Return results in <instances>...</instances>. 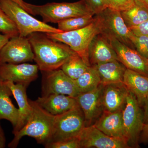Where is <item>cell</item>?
<instances>
[{
	"mask_svg": "<svg viewBox=\"0 0 148 148\" xmlns=\"http://www.w3.org/2000/svg\"><path fill=\"white\" fill-rule=\"evenodd\" d=\"M93 125L107 135L126 140L123 130V110L113 112L103 111Z\"/></svg>",
	"mask_w": 148,
	"mask_h": 148,
	"instance_id": "obj_16",
	"label": "cell"
},
{
	"mask_svg": "<svg viewBox=\"0 0 148 148\" xmlns=\"http://www.w3.org/2000/svg\"><path fill=\"white\" fill-rule=\"evenodd\" d=\"M88 67L82 58L75 52L60 69L68 76L75 80L87 70Z\"/></svg>",
	"mask_w": 148,
	"mask_h": 148,
	"instance_id": "obj_25",
	"label": "cell"
},
{
	"mask_svg": "<svg viewBox=\"0 0 148 148\" xmlns=\"http://www.w3.org/2000/svg\"><path fill=\"white\" fill-rule=\"evenodd\" d=\"M124 137L130 148L139 147L140 134L144 124L143 108L135 95L128 91L123 110Z\"/></svg>",
	"mask_w": 148,
	"mask_h": 148,
	"instance_id": "obj_6",
	"label": "cell"
},
{
	"mask_svg": "<svg viewBox=\"0 0 148 148\" xmlns=\"http://www.w3.org/2000/svg\"><path fill=\"white\" fill-rule=\"evenodd\" d=\"M108 8L121 12L131 8L135 4V0H106Z\"/></svg>",
	"mask_w": 148,
	"mask_h": 148,
	"instance_id": "obj_30",
	"label": "cell"
},
{
	"mask_svg": "<svg viewBox=\"0 0 148 148\" xmlns=\"http://www.w3.org/2000/svg\"><path fill=\"white\" fill-rule=\"evenodd\" d=\"M129 29L135 35H143L148 36V19L139 26L131 27Z\"/></svg>",
	"mask_w": 148,
	"mask_h": 148,
	"instance_id": "obj_32",
	"label": "cell"
},
{
	"mask_svg": "<svg viewBox=\"0 0 148 148\" xmlns=\"http://www.w3.org/2000/svg\"><path fill=\"white\" fill-rule=\"evenodd\" d=\"M95 16L92 15L77 16L65 19L58 23V29L62 32H71L82 29L94 21Z\"/></svg>",
	"mask_w": 148,
	"mask_h": 148,
	"instance_id": "obj_26",
	"label": "cell"
},
{
	"mask_svg": "<svg viewBox=\"0 0 148 148\" xmlns=\"http://www.w3.org/2000/svg\"><path fill=\"white\" fill-rule=\"evenodd\" d=\"M12 95L11 90L5 82L0 80V120L8 121L14 128L18 121V111L11 100Z\"/></svg>",
	"mask_w": 148,
	"mask_h": 148,
	"instance_id": "obj_22",
	"label": "cell"
},
{
	"mask_svg": "<svg viewBox=\"0 0 148 148\" xmlns=\"http://www.w3.org/2000/svg\"><path fill=\"white\" fill-rule=\"evenodd\" d=\"M88 59L90 66L118 60L116 52L108 38L102 34L95 36L90 43Z\"/></svg>",
	"mask_w": 148,
	"mask_h": 148,
	"instance_id": "obj_15",
	"label": "cell"
},
{
	"mask_svg": "<svg viewBox=\"0 0 148 148\" xmlns=\"http://www.w3.org/2000/svg\"><path fill=\"white\" fill-rule=\"evenodd\" d=\"M75 81L80 93L93 90L101 84L100 75L95 66H89Z\"/></svg>",
	"mask_w": 148,
	"mask_h": 148,
	"instance_id": "obj_23",
	"label": "cell"
},
{
	"mask_svg": "<svg viewBox=\"0 0 148 148\" xmlns=\"http://www.w3.org/2000/svg\"><path fill=\"white\" fill-rule=\"evenodd\" d=\"M123 84L127 90L135 95L138 103L143 108L148 98V77L126 69Z\"/></svg>",
	"mask_w": 148,
	"mask_h": 148,
	"instance_id": "obj_20",
	"label": "cell"
},
{
	"mask_svg": "<svg viewBox=\"0 0 148 148\" xmlns=\"http://www.w3.org/2000/svg\"><path fill=\"white\" fill-rule=\"evenodd\" d=\"M27 38L34 54V61L41 72L60 69L75 52L67 45L48 38L45 33L35 32Z\"/></svg>",
	"mask_w": 148,
	"mask_h": 148,
	"instance_id": "obj_1",
	"label": "cell"
},
{
	"mask_svg": "<svg viewBox=\"0 0 148 148\" xmlns=\"http://www.w3.org/2000/svg\"><path fill=\"white\" fill-rule=\"evenodd\" d=\"M95 15L101 13L108 8L106 0H85Z\"/></svg>",
	"mask_w": 148,
	"mask_h": 148,
	"instance_id": "obj_31",
	"label": "cell"
},
{
	"mask_svg": "<svg viewBox=\"0 0 148 148\" xmlns=\"http://www.w3.org/2000/svg\"><path fill=\"white\" fill-rule=\"evenodd\" d=\"M29 101L32 106V114L23 127L14 135L9 147L16 148L24 136L34 138L37 143L44 145L50 142L55 116L45 110L36 101Z\"/></svg>",
	"mask_w": 148,
	"mask_h": 148,
	"instance_id": "obj_2",
	"label": "cell"
},
{
	"mask_svg": "<svg viewBox=\"0 0 148 148\" xmlns=\"http://www.w3.org/2000/svg\"><path fill=\"white\" fill-rule=\"evenodd\" d=\"M81 148H130L127 141L106 135L92 125L85 126L77 136Z\"/></svg>",
	"mask_w": 148,
	"mask_h": 148,
	"instance_id": "obj_11",
	"label": "cell"
},
{
	"mask_svg": "<svg viewBox=\"0 0 148 148\" xmlns=\"http://www.w3.org/2000/svg\"><path fill=\"white\" fill-rule=\"evenodd\" d=\"M85 126L84 114L79 106L55 116L49 143L77 137Z\"/></svg>",
	"mask_w": 148,
	"mask_h": 148,
	"instance_id": "obj_7",
	"label": "cell"
},
{
	"mask_svg": "<svg viewBox=\"0 0 148 148\" xmlns=\"http://www.w3.org/2000/svg\"><path fill=\"white\" fill-rule=\"evenodd\" d=\"M0 6L16 25L20 36L27 37L35 32H63L58 28L34 18L17 3L11 0H0Z\"/></svg>",
	"mask_w": 148,
	"mask_h": 148,
	"instance_id": "obj_5",
	"label": "cell"
},
{
	"mask_svg": "<svg viewBox=\"0 0 148 148\" xmlns=\"http://www.w3.org/2000/svg\"><path fill=\"white\" fill-rule=\"evenodd\" d=\"M27 5L32 14L40 15L45 23L58 24L73 17L95 15L85 0L74 3H48L40 5L27 3Z\"/></svg>",
	"mask_w": 148,
	"mask_h": 148,
	"instance_id": "obj_4",
	"label": "cell"
},
{
	"mask_svg": "<svg viewBox=\"0 0 148 148\" xmlns=\"http://www.w3.org/2000/svg\"><path fill=\"white\" fill-rule=\"evenodd\" d=\"M42 72V96L60 94L76 98L80 93L75 80L68 76L61 69Z\"/></svg>",
	"mask_w": 148,
	"mask_h": 148,
	"instance_id": "obj_8",
	"label": "cell"
},
{
	"mask_svg": "<svg viewBox=\"0 0 148 148\" xmlns=\"http://www.w3.org/2000/svg\"><path fill=\"white\" fill-rule=\"evenodd\" d=\"M49 113L56 116L79 106L75 98L60 94H51L38 97L36 101Z\"/></svg>",
	"mask_w": 148,
	"mask_h": 148,
	"instance_id": "obj_17",
	"label": "cell"
},
{
	"mask_svg": "<svg viewBox=\"0 0 148 148\" xmlns=\"http://www.w3.org/2000/svg\"><path fill=\"white\" fill-rule=\"evenodd\" d=\"M130 40L136 50L144 57L148 59V36H137L132 34Z\"/></svg>",
	"mask_w": 148,
	"mask_h": 148,
	"instance_id": "obj_28",
	"label": "cell"
},
{
	"mask_svg": "<svg viewBox=\"0 0 148 148\" xmlns=\"http://www.w3.org/2000/svg\"><path fill=\"white\" fill-rule=\"evenodd\" d=\"M47 148H81L78 137L68 140L51 142L45 145Z\"/></svg>",
	"mask_w": 148,
	"mask_h": 148,
	"instance_id": "obj_29",
	"label": "cell"
},
{
	"mask_svg": "<svg viewBox=\"0 0 148 148\" xmlns=\"http://www.w3.org/2000/svg\"><path fill=\"white\" fill-rule=\"evenodd\" d=\"M98 14L102 22L101 34L107 37L115 38L127 46L135 49L130 39L133 33L125 23L120 12L107 8Z\"/></svg>",
	"mask_w": 148,
	"mask_h": 148,
	"instance_id": "obj_9",
	"label": "cell"
},
{
	"mask_svg": "<svg viewBox=\"0 0 148 148\" xmlns=\"http://www.w3.org/2000/svg\"><path fill=\"white\" fill-rule=\"evenodd\" d=\"M94 21L82 29L61 33H45L48 38L63 43L82 58L88 66H90L88 59V48L93 38L102 32V24L98 14L95 15Z\"/></svg>",
	"mask_w": 148,
	"mask_h": 148,
	"instance_id": "obj_3",
	"label": "cell"
},
{
	"mask_svg": "<svg viewBox=\"0 0 148 148\" xmlns=\"http://www.w3.org/2000/svg\"><path fill=\"white\" fill-rule=\"evenodd\" d=\"M107 37V36H106ZM117 55L118 60L126 69L148 77V59L137 50L115 38L107 37Z\"/></svg>",
	"mask_w": 148,
	"mask_h": 148,
	"instance_id": "obj_12",
	"label": "cell"
},
{
	"mask_svg": "<svg viewBox=\"0 0 148 148\" xmlns=\"http://www.w3.org/2000/svg\"><path fill=\"white\" fill-rule=\"evenodd\" d=\"M104 86L101 84L88 92L80 93L76 97L85 120L86 126L98 119L104 111L102 103V93Z\"/></svg>",
	"mask_w": 148,
	"mask_h": 148,
	"instance_id": "obj_14",
	"label": "cell"
},
{
	"mask_svg": "<svg viewBox=\"0 0 148 148\" xmlns=\"http://www.w3.org/2000/svg\"><path fill=\"white\" fill-rule=\"evenodd\" d=\"M140 143L146 144L148 143V124L143 125V130L140 134Z\"/></svg>",
	"mask_w": 148,
	"mask_h": 148,
	"instance_id": "obj_33",
	"label": "cell"
},
{
	"mask_svg": "<svg viewBox=\"0 0 148 148\" xmlns=\"http://www.w3.org/2000/svg\"><path fill=\"white\" fill-rule=\"evenodd\" d=\"M135 1L148 10V0H135Z\"/></svg>",
	"mask_w": 148,
	"mask_h": 148,
	"instance_id": "obj_38",
	"label": "cell"
},
{
	"mask_svg": "<svg viewBox=\"0 0 148 148\" xmlns=\"http://www.w3.org/2000/svg\"><path fill=\"white\" fill-rule=\"evenodd\" d=\"M39 70L37 64H3L0 65V80L12 82L28 87L38 77Z\"/></svg>",
	"mask_w": 148,
	"mask_h": 148,
	"instance_id": "obj_13",
	"label": "cell"
},
{
	"mask_svg": "<svg viewBox=\"0 0 148 148\" xmlns=\"http://www.w3.org/2000/svg\"><path fill=\"white\" fill-rule=\"evenodd\" d=\"M34 54L27 37L10 38L0 50V65L18 64L34 61Z\"/></svg>",
	"mask_w": 148,
	"mask_h": 148,
	"instance_id": "obj_10",
	"label": "cell"
},
{
	"mask_svg": "<svg viewBox=\"0 0 148 148\" xmlns=\"http://www.w3.org/2000/svg\"><path fill=\"white\" fill-rule=\"evenodd\" d=\"M5 82L10 88L18 106V121L12 131V133L14 135L26 124L32 114V108L27 98V86L20 84L14 83L12 82Z\"/></svg>",
	"mask_w": 148,
	"mask_h": 148,
	"instance_id": "obj_18",
	"label": "cell"
},
{
	"mask_svg": "<svg viewBox=\"0 0 148 148\" xmlns=\"http://www.w3.org/2000/svg\"><path fill=\"white\" fill-rule=\"evenodd\" d=\"M125 23L129 28L136 27L148 19V10L135 2V5L121 12Z\"/></svg>",
	"mask_w": 148,
	"mask_h": 148,
	"instance_id": "obj_24",
	"label": "cell"
},
{
	"mask_svg": "<svg viewBox=\"0 0 148 148\" xmlns=\"http://www.w3.org/2000/svg\"><path fill=\"white\" fill-rule=\"evenodd\" d=\"M145 124H148V98L145 101L143 107Z\"/></svg>",
	"mask_w": 148,
	"mask_h": 148,
	"instance_id": "obj_34",
	"label": "cell"
},
{
	"mask_svg": "<svg viewBox=\"0 0 148 148\" xmlns=\"http://www.w3.org/2000/svg\"><path fill=\"white\" fill-rule=\"evenodd\" d=\"M96 67L103 86L113 84L123 83L126 67L118 60L94 65Z\"/></svg>",
	"mask_w": 148,
	"mask_h": 148,
	"instance_id": "obj_21",
	"label": "cell"
},
{
	"mask_svg": "<svg viewBox=\"0 0 148 148\" xmlns=\"http://www.w3.org/2000/svg\"><path fill=\"white\" fill-rule=\"evenodd\" d=\"M14 1V2L17 3L24 10L30 14H32V12L31 10L29 8L27 5V3L25 2L23 0H11Z\"/></svg>",
	"mask_w": 148,
	"mask_h": 148,
	"instance_id": "obj_36",
	"label": "cell"
},
{
	"mask_svg": "<svg viewBox=\"0 0 148 148\" xmlns=\"http://www.w3.org/2000/svg\"><path fill=\"white\" fill-rule=\"evenodd\" d=\"M10 38L7 35L0 34V50L8 42Z\"/></svg>",
	"mask_w": 148,
	"mask_h": 148,
	"instance_id": "obj_37",
	"label": "cell"
},
{
	"mask_svg": "<svg viewBox=\"0 0 148 148\" xmlns=\"http://www.w3.org/2000/svg\"><path fill=\"white\" fill-rule=\"evenodd\" d=\"M6 138L4 132L0 123V148L5 147Z\"/></svg>",
	"mask_w": 148,
	"mask_h": 148,
	"instance_id": "obj_35",
	"label": "cell"
},
{
	"mask_svg": "<svg viewBox=\"0 0 148 148\" xmlns=\"http://www.w3.org/2000/svg\"><path fill=\"white\" fill-rule=\"evenodd\" d=\"M128 92L123 83L104 86L102 93L104 110L113 112L123 110Z\"/></svg>",
	"mask_w": 148,
	"mask_h": 148,
	"instance_id": "obj_19",
	"label": "cell"
},
{
	"mask_svg": "<svg viewBox=\"0 0 148 148\" xmlns=\"http://www.w3.org/2000/svg\"><path fill=\"white\" fill-rule=\"evenodd\" d=\"M0 32L10 38L19 35L16 25L0 6Z\"/></svg>",
	"mask_w": 148,
	"mask_h": 148,
	"instance_id": "obj_27",
	"label": "cell"
}]
</instances>
